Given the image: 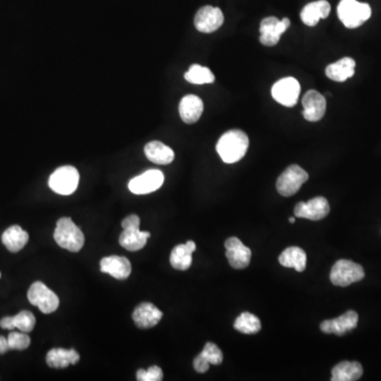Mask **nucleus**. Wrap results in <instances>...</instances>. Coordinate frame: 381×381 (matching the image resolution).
<instances>
[{
    "mask_svg": "<svg viewBox=\"0 0 381 381\" xmlns=\"http://www.w3.org/2000/svg\"><path fill=\"white\" fill-rule=\"evenodd\" d=\"M301 86L295 77H284L273 85L271 88L273 98L286 107H293L299 100Z\"/></svg>",
    "mask_w": 381,
    "mask_h": 381,
    "instance_id": "9",
    "label": "nucleus"
},
{
    "mask_svg": "<svg viewBox=\"0 0 381 381\" xmlns=\"http://www.w3.org/2000/svg\"><path fill=\"white\" fill-rule=\"evenodd\" d=\"M144 153L150 162L162 166L170 164L175 158L174 150L160 141L148 143L144 148Z\"/></svg>",
    "mask_w": 381,
    "mask_h": 381,
    "instance_id": "24",
    "label": "nucleus"
},
{
    "mask_svg": "<svg viewBox=\"0 0 381 381\" xmlns=\"http://www.w3.org/2000/svg\"><path fill=\"white\" fill-rule=\"evenodd\" d=\"M193 365L196 372L202 373H202H206L210 368L209 361L206 360V359L202 356V353L194 359Z\"/></svg>",
    "mask_w": 381,
    "mask_h": 381,
    "instance_id": "34",
    "label": "nucleus"
},
{
    "mask_svg": "<svg viewBox=\"0 0 381 381\" xmlns=\"http://www.w3.org/2000/svg\"><path fill=\"white\" fill-rule=\"evenodd\" d=\"M356 61L352 57H343L336 63H331L325 69V75L335 82H345L355 75Z\"/></svg>",
    "mask_w": 381,
    "mask_h": 381,
    "instance_id": "21",
    "label": "nucleus"
},
{
    "mask_svg": "<svg viewBox=\"0 0 381 381\" xmlns=\"http://www.w3.org/2000/svg\"><path fill=\"white\" fill-rule=\"evenodd\" d=\"M164 182V175L162 170H150L133 178L128 184L130 192L137 195L150 194L162 188Z\"/></svg>",
    "mask_w": 381,
    "mask_h": 381,
    "instance_id": "11",
    "label": "nucleus"
},
{
    "mask_svg": "<svg viewBox=\"0 0 381 381\" xmlns=\"http://www.w3.org/2000/svg\"><path fill=\"white\" fill-rule=\"evenodd\" d=\"M13 322L15 329H19V331L28 333L35 329L37 320H35V315L31 311H23L14 315Z\"/></svg>",
    "mask_w": 381,
    "mask_h": 381,
    "instance_id": "30",
    "label": "nucleus"
},
{
    "mask_svg": "<svg viewBox=\"0 0 381 381\" xmlns=\"http://www.w3.org/2000/svg\"><path fill=\"white\" fill-rule=\"evenodd\" d=\"M100 269L103 273L118 280L127 279L132 273L130 262L126 257L118 255H111L101 260Z\"/></svg>",
    "mask_w": 381,
    "mask_h": 381,
    "instance_id": "18",
    "label": "nucleus"
},
{
    "mask_svg": "<svg viewBox=\"0 0 381 381\" xmlns=\"http://www.w3.org/2000/svg\"><path fill=\"white\" fill-rule=\"evenodd\" d=\"M1 241L9 251L19 252L29 242V234L19 226L14 225L3 232Z\"/></svg>",
    "mask_w": 381,
    "mask_h": 381,
    "instance_id": "26",
    "label": "nucleus"
},
{
    "mask_svg": "<svg viewBox=\"0 0 381 381\" xmlns=\"http://www.w3.org/2000/svg\"><path fill=\"white\" fill-rule=\"evenodd\" d=\"M202 355L206 360L209 361L210 364L213 365L222 364V359H224L222 352L220 351L219 347L212 342L206 343L204 351L202 352Z\"/></svg>",
    "mask_w": 381,
    "mask_h": 381,
    "instance_id": "32",
    "label": "nucleus"
},
{
    "mask_svg": "<svg viewBox=\"0 0 381 381\" xmlns=\"http://www.w3.org/2000/svg\"><path fill=\"white\" fill-rule=\"evenodd\" d=\"M0 277H1V273H0Z\"/></svg>",
    "mask_w": 381,
    "mask_h": 381,
    "instance_id": "38",
    "label": "nucleus"
},
{
    "mask_svg": "<svg viewBox=\"0 0 381 381\" xmlns=\"http://www.w3.org/2000/svg\"><path fill=\"white\" fill-rule=\"evenodd\" d=\"M55 240L59 247L71 252H79L84 247L85 236L70 217H61L57 224Z\"/></svg>",
    "mask_w": 381,
    "mask_h": 381,
    "instance_id": "2",
    "label": "nucleus"
},
{
    "mask_svg": "<svg viewBox=\"0 0 381 381\" xmlns=\"http://www.w3.org/2000/svg\"><path fill=\"white\" fill-rule=\"evenodd\" d=\"M0 326L3 329H14L13 317H5L0 321Z\"/></svg>",
    "mask_w": 381,
    "mask_h": 381,
    "instance_id": "35",
    "label": "nucleus"
},
{
    "mask_svg": "<svg viewBox=\"0 0 381 381\" xmlns=\"http://www.w3.org/2000/svg\"><path fill=\"white\" fill-rule=\"evenodd\" d=\"M28 300L46 315L55 313L59 306V297L41 282L32 284L28 291Z\"/></svg>",
    "mask_w": 381,
    "mask_h": 381,
    "instance_id": "8",
    "label": "nucleus"
},
{
    "mask_svg": "<svg viewBox=\"0 0 381 381\" xmlns=\"http://www.w3.org/2000/svg\"><path fill=\"white\" fill-rule=\"evenodd\" d=\"M331 211L326 198L319 196L307 202H299L295 208V217L305 219L320 220L326 217Z\"/></svg>",
    "mask_w": 381,
    "mask_h": 381,
    "instance_id": "12",
    "label": "nucleus"
},
{
    "mask_svg": "<svg viewBox=\"0 0 381 381\" xmlns=\"http://www.w3.org/2000/svg\"><path fill=\"white\" fill-rule=\"evenodd\" d=\"M202 113H204V102L197 95H188L180 101V118L186 124L197 122Z\"/></svg>",
    "mask_w": 381,
    "mask_h": 381,
    "instance_id": "19",
    "label": "nucleus"
},
{
    "mask_svg": "<svg viewBox=\"0 0 381 381\" xmlns=\"http://www.w3.org/2000/svg\"><path fill=\"white\" fill-rule=\"evenodd\" d=\"M249 148V138L240 130L225 133L218 140L216 150L225 164H235L244 158Z\"/></svg>",
    "mask_w": 381,
    "mask_h": 381,
    "instance_id": "1",
    "label": "nucleus"
},
{
    "mask_svg": "<svg viewBox=\"0 0 381 381\" xmlns=\"http://www.w3.org/2000/svg\"><path fill=\"white\" fill-rule=\"evenodd\" d=\"M9 342H8V338L0 336V355L6 354L8 351H10Z\"/></svg>",
    "mask_w": 381,
    "mask_h": 381,
    "instance_id": "36",
    "label": "nucleus"
},
{
    "mask_svg": "<svg viewBox=\"0 0 381 381\" xmlns=\"http://www.w3.org/2000/svg\"><path fill=\"white\" fill-rule=\"evenodd\" d=\"M337 12L339 19L349 29L360 27L372 15L370 5L358 3L357 0H341Z\"/></svg>",
    "mask_w": 381,
    "mask_h": 381,
    "instance_id": "4",
    "label": "nucleus"
},
{
    "mask_svg": "<svg viewBox=\"0 0 381 381\" xmlns=\"http://www.w3.org/2000/svg\"><path fill=\"white\" fill-rule=\"evenodd\" d=\"M195 250L196 244L193 241L176 246L170 253V262L172 267L177 270L188 269L192 265V254Z\"/></svg>",
    "mask_w": 381,
    "mask_h": 381,
    "instance_id": "23",
    "label": "nucleus"
},
{
    "mask_svg": "<svg viewBox=\"0 0 381 381\" xmlns=\"http://www.w3.org/2000/svg\"><path fill=\"white\" fill-rule=\"evenodd\" d=\"M79 174L77 168L71 166L57 168L50 178L49 186L55 193L61 195H70L79 186Z\"/></svg>",
    "mask_w": 381,
    "mask_h": 381,
    "instance_id": "7",
    "label": "nucleus"
},
{
    "mask_svg": "<svg viewBox=\"0 0 381 381\" xmlns=\"http://www.w3.org/2000/svg\"><path fill=\"white\" fill-rule=\"evenodd\" d=\"M162 311L152 303L144 302L135 309L133 320L140 329H150L156 326L162 319Z\"/></svg>",
    "mask_w": 381,
    "mask_h": 381,
    "instance_id": "17",
    "label": "nucleus"
},
{
    "mask_svg": "<svg viewBox=\"0 0 381 381\" xmlns=\"http://www.w3.org/2000/svg\"><path fill=\"white\" fill-rule=\"evenodd\" d=\"M46 361L50 368L65 369L69 365L77 364L79 355L75 349H52L48 352Z\"/></svg>",
    "mask_w": 381,
    "mask_h": 381,
    "instance_id": "22",
    "label": "nucleus"
},
{
    "mask_svg": "<svg viewBox=\"0 0 381 381\" xmlns=\"http://www.w3.org/2000/svg\"><path fill=\"white\" fill-rule=\"evenodd\" d=\"M289 26H291V21L289 19L280 21L275 16L266 17L261 21V26H260V32H261L260 41L264 46L273 47L279 43L281 35L289 29Z\"/></svg>",
    "mask_w": 381,
    "mask_h": 381,
    "instance_id": "10",
    "label": "nucleus"
},
{
    "mask_svg": "<svg viewBox=\"0 0 381 381\" xmlns=\"http://www.w3.org/2000/svg\"><path fill=\"white\" fill-rule=\"evenodd\" d=\"M358 320V313L354 311H349L336 319L323 321L320 329L323 333H335L337 336H342L344 333L356 329Z\"/></svg>",
    "mask_w": 381,
    "mask_h": 381,
    "instance_id": "16",
    "label": "nucleus"
},
{
    "mask_svg": "<svg viewBox=\"0 0 381 381\" xmlns=\"http://www.w3.org/2000/svg\"><path fill=\"white\" fill-rule=\"evenodd\" d=\"M226 257L234 269H244L251 261V250L246 247L237 237L228 238L225 244Z\"/></svg>",
    "mask_w": 381,
    "mask_h": 381,
    "instance_id": "15",
    "label": "nucleus"
},
{
    "mask_svg": "<svg viewBox=\"0 0 381 381\" xmlns=\"http://www.w3.org/2000/svg\"><path fill=\"white\" fill-rule=\"evenodd\" d=\"M184 79L190 84L196 85L211 84L215 81L213 72L208 67L200 66L197 63L190 67L184 75Z\"/></svg>",
    "mask_w": 381,
    "mask_h": 381,
    "instance_id": "29",
    "label": "nucleus"
},
{
    "mask_svg": "<svg viewBox=\"0 0 381 381\" xmlns=\"http://www.w3.org/2000/svg\"><path fill=\"white\" fill-rule=\"evenodd\" d=\"M362 365L357 361H342L331 371L333 381H355L362 376Z\"/></svg>",
    "mask_w": 381,
    "mask_h": 381,
    "instance_id": "25",
    "label": "nucleus"
},
{
    "mask_svg": "<svg viewBox=\"0 0 381 381\" xmlns=\"http://www.w3.org/2000/svg\"><path fill=\"white\" fill-rule=\"evenodd\" d=\"M123 232L121 233L119 242L120 245L128 251H138L146 247L150 232L141 231L140 217L136 214L127 216L122 222Z\"/></svg>",
    "mask_w": 381,
    "mask_h": 381,
    "instance_id": "3",
    "label": "nucleus"
},
{
    "mask_svg": "<svg viewBox=\"0 0 381 381\" xmlns=\"http://www.w3.org/2000/svg\"><path fill=\"white\" fill-rule=\"evenodd\" d=\"M329 277L333 285L345 287L361 281L364 277V270L362 266L354 262L349 260H339L331 268Z\"/></svg>",
    "mask_w": 381,
    "mask_h": 381,
    "instance_id": "5",
    "label": "nucleus"
},
{
    "mask_svg": "<svg viewBox=\"0 0 381 381\" xmlns=\"http://www.w3.org/2000/svg\"><path fill=\"white\" fill-rule=\"evenodd\" d=\"M309 180V174L297 164L289 166L277 180V190L282 196L295 195L301 186Z\"/></svg>",
    "mask_w": 381,
    "mask_h": 381,
    "instance_id": "6",
    "label": "nucleus"
},
{
    "mask_svg": "<svg viewBox=\"0 0 381 381\" xmlns=\"http://www.w3.org/2000/svg\"><path fill=\"white\" fill-rule=\"evenodd\" d=\"M307 257L304 250L300 247H289L282 252L279 262L286 268H295L297 273H303L306 268Z\"/></svg>",
    "mask_w": 381,
    "mask_h": 381,
    "instance_id": "27",
    "label": "nucleus"
},
{
    "mask_svg": "<svg viewBox=\"0 0 381 381\" xmlns=\"http://www.w3.org/2000/svg\"><path fill=\"white\" fill-rule=\"evenodd\" d=\"M331 10V5L326 0L313 1V3L305 6L302 10V21L309 27H315L320 19H325L329 17Z\"/></svg>",
    "mask_w": 381,
    "mask_h": 381,
    "instance_id": "20",
    "label": "nucleus"
},
{
    "mask_svg": "<svg viewBox=\"0 0 381 381\" xmlns=\"http://www.w3.org/2000/svg\"><path fill=\"white\" fill-rule=\"evenodd\" d=\"M289 222H291V224H293V222H295V217H291V218H289Z\"/></svg>",
    "mask_w": 381,
    "mask_h": 381,
    "instance_id": "37",
    "label": "nucleus"
},
{
    "mask_svg": "<svg viewBox=\"0 0 381 381\" xmlns=\"http://www.w3.org/2000/svg\"><path fill=\"white\" fill-rule=\"evenodd\" d=\"M224 14L219 8L206 6L199 9L194 19L196 29L202 33H212L219 29L224 23Z\"/></svg>",
    "mask_w": 381,
    "mask_h": 381,
    "instance_id": "13",
    "label": "nucleus"
},
{
    "mask_svg": "<svg viewBox=\"0 0 381 381\" xmlns=\"http://www.w3.org/2000/svg\"><path fill=\"white\" fill-rule=\"evenodd\" d=\"M303 105V117L309 122H318L324 117L326 111L325 97L317 90H309L302 100Z\"/></svg>",
    "mask_w": 381,
    "mask_h": 381,
    "instance_id": "14",
    "label": "nucleus"
},
{
    "mask_svg": "<svg viewBox=\"0 0 381 381\" xmlns=\"http://www.w3.org/2000/svg\"><path fill=\"white\" fill-rule=\"evenodd\" d=\"M8 342H9L10 349H16V351H23L29 347L31 343V339L28 336L27 333H15L12 331L8 336Z\"/></svg>",
    "mask_w": 381,
    "mask_h": 381,
    "instance_id": "31",
    "label": "nucleus"
},
{
    "mask_svg": "<svg viewBox=\"0 0 381 381\" xmlns=\"http://www.w3.org/2000/svg\"><path fill=\"white\" fill-rule=\"evenodd\" d=\"M164 379V373L159 367H150L148 370L140 369L137 372V380L139 381H160Z\"/></svg>",
    "mask_w": 381,
    "mask_h": 381,
    "instance_id": "33",
    "label": "nucleus"
},
{
    "mask_svg": "<svg viewBox=\"0 0 381 381\" xmlns=\"http://www.w3.org/2000/svg\"><path fill=\"white\" fill-rule=\"evenodd\" d=\"M234 329L240 333H246V335H253V333H259L261 331V321L257 315L245 311L236 318Z\"/></svg>",
    "mask_w": 381,
    "mask_h": 381,
    "instance_id": "28",
    "label": "nucleus"
}]
</instances>
